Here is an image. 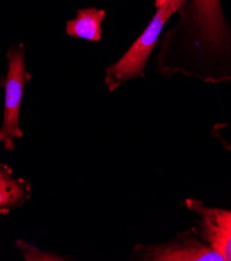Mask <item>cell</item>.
Wrapping results in <instances>:
<instances>
[{
    "label": "cell",
    "mask_w": 231,
    "mask_h": 261,
    "mask_svg": "<svg viewBox=\"0 0 231 261\" xmlns=\"http://www.w3.org/2000/svg\"><path fill=\"white\" fill-rule=\"evenodd\" d=\"M188 0H168V3L157 10L145 31L136 40L124 56L106 70L105 84L113 93L128 81L145 76L148 60L157 47L166 23L181 10Z\"/></svg>",
    "instance_id": "1"
},
{
    "label": "cell",
    "mask_w": 231,
    "mask_h": 261,
    "mask_svg": "<svg viewBox=\"0 0 231 261\" xmlns=\"http://www.w3.org/2000/svg\"><path fill=\"white\" fill-rule=\"evenodd\" d=\"M8 74L5 83V111L0 128V143L7 151L16 149L15 140L22 139L24 133L20 128L19 118L25 86L32 81L33 75L25 66V47L23 44L13 45L7 52Z\"/></svg>",
    "instance_id": "2"
},
{
    "label": "cell",
    "mask_w": 231,
    "mask_h": 261,
    "mask_svg": "<svg viewBox=\"0 0 231 261\" xmlns=\"http://www.w3.org/2000/svg\"><path fill=\"white\" fill-rule=\"evenodd\" d=\"M133 260L141 261H225L224 258L202 240L196 227L179 233L164 244H138L133 250Z\"/></svg>",
    "instance_id": "3"
},
{
    "label": "cell",
    "mask_w": 231,
    "mask_h": 261,
    "mask_svg": "<svg viewBox=\"0 0 231 261\" xmlns=\"http://www.w3.org/2000/svg\"><path fill=\"white\" fill-rule=\"evenodd\" d=\"M184 205L199 218L196 227L199 238L225 261H231V211L210 207L192 198L187 199Z\"/></svg>",
    "instance_id": "4"
},
{
    "label": "cell",
    "mask_w": 231,
    "mask_h": 261,
    "mask_svg": "<svg viewBox=\"0 0 231 261\" xmlns=\"http://www.w3.org/2000/svg\"><path fill=\"white\" fill-rule=\"evenodd\" d=\"M33 195L28 180L14 176L13 169L0 162V215L7 216L27 203Z\"/></svg>",
    "instance_id": "5"
},
{
    "label": "cell",
    "mask_w": 231,
    "mask_h": 261,
    "mask_svg": "<svg viewBox=\"0 0 231 261\" xmlns=\"http://www.w3.org/2000/svg\"><path fill=\"white\" fill-rule=\"evenodd\" d=\"M107 12L101 9L88 8L77 11L76 17L67 21L66 34L71 38L84 39L90 42H100L102 38V22Z\"/></svg>",
    "instance_id": "6"
},
{
    "label": "cell",
    "mask_w": 231,
    "mask_h": 261,
    "mask_svg": "<svg viewBox=\"0 0 231 261\" xmlns=\"http://www.w3.org/2000/svg\"><path fill=\"white\" fill-rule=\"evenodd\" d=\"M16 246L21 251L25 260H67L63 256L41 251L34 246L21 241H17Z\"/></svg>",
    "instance_id": "7"
},
{
    "label": "cell",
    "mask_w": 231,
    "mask_h": 261,
    "mask_svg": "<svg viewBox=\"0 0 231 261\" xmlns=\"http://www.w3.org/2000/svg\"><path fill=\"white\" fill-rule=\"evenodd\" d=\"M168 3V0H154V5H156L157 10L164 7Z\"/></svg>",
    "instance_id": "8"
},
{
    "label": "cell",
    "mask_w": 231,
    "mask_h": 261,
    "mask_svg": "<svg viewBox=\"0 0 231 261\" xmlns=\"http://www.w3.org/2000/svg\"><path fill=\"white\" fill-rule=\"evenodd\" d=\"M5 83H6V77L0 76V87H5Z\"/></svg>",
    "instance_id": "9"
}]
</instances>
